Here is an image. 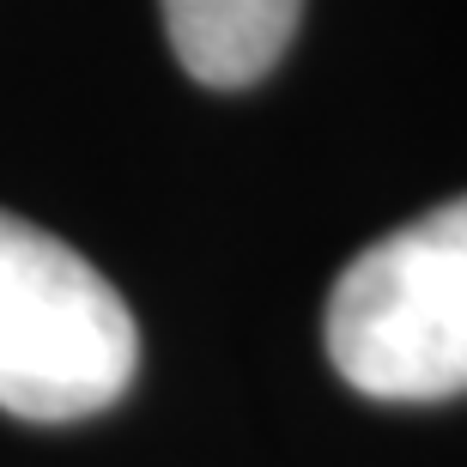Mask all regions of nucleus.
<instances>
[{"instance_id": "obj_1", "label": "nucleus", "mask_w": 467, "mask_h": 467, "mask_svg": "<svg viewBox=\"0 0 467 467\" xmlns=\"http://www.w3.org/2000/svg\"><path fill=\"white\" fill-rule=\"evenodd\" d=\"M322 334L370 400L467 395V194L370 243L334 279Z\"/></svg>"}, {"instance_id": "obj_2", "label": "nucleus", "mask_w": 467, "mask_h": 467, "mask_svg": "<svg viewBox=\"0 0 467 467\" xmlns=\"http://www.w3.org/2000/svg\"><path fill=\"white\" fill-rule=\"evenodd\" d=\"M140 328L79 249L0 213V407L67 425L116 407L134 382Z\"/></svg>"}, {"instance_id": "obj_3", "label": "nucleus", "mask_w": 467, "mask_h": 467, "mask_svg": "<svg viewBox=\"0 0 467 467\" xmlns=\"http://www.w3.org/2000/svg\"><path fill=\"white\" fill-rule=\"evenodd\" d=\"M158 6L176 61L213 91L255 86L285 55L304 13V0H158Z\"/></svg>"}]
</instances>
